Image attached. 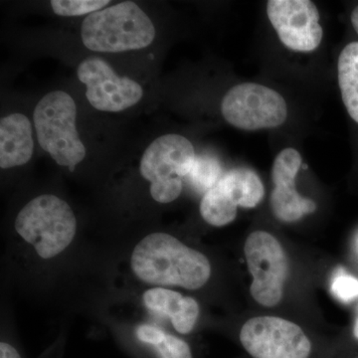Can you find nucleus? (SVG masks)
Wrapping results in <instances>:
<instances>
[{"label": "nucleus", "mask_w": 358, "mask_h": 358, "mask_svg": "<svg viewBox=\"0 0 358 358\" xmlns=\"http://www.w3.org/2000/svg\"><path fill=\"white\" fill-rule=\"evenodd\" d=\"M301 166V155L292 148L282 150L273 166L275 187L271 194V207L275 217L282 222H296L317 209L313 200L303 199L296 190V174Z\"/></svg>", "instance_id": "nucleus-11"}, {"label": "nucleus", "mask_w": 358, "mask_h": 358, "mask_svg": "<svg viewBox=\"0 0 358 358\" xmlns=\"http://www.w3.org/2000/svg\"><path fill=\"white\" fill-rule=\"evenodd\" d=\"M244 252L253 277L252 296L264 307H275L282 301L288 275L285 250L270 233L256 231L247 238Z\"/></svg>", "instance_id": "nucleus-6"}, {"label": "nucleus", "mask_w": 358, "mask_h": 358, "mask_svg": "<svg viewBox=\"0 0 358 358\" xmlns=\"http://www.w3.org/2000/svg\"><path fill=\"white\" fill-rule=\"evenodd\" d=\"M77 75L86 85L89 103L102 112H122L143 98V90L138 82L120 77L103 59H86L78 67Z\"/></svg>", "instance_id": "nucleus-9"}, {"label": "nucleus", "mask_w": 358, "mask_h": 358, "mask_svg": "<svg viewBox=\"0 0 358 358\" xmlns=\"http://www.w3.org/2000/svg\"><path fill=\"white\" fill-rule=\"evenodd\" d=\"M353 334H355V338L358 339V308L357 320H355V329H353Z\"/></svg>", "instance_id": "nucleus-24"}, {"label": "nucleus", "mask_w": 358, "mask_h": 358, "mask_svg": "<svg viewBox=\"0 0 358 358\" xmlns=\"http://www.w3.org/2000/svg\"><path fill=\"white\" fill-rule=\"evenodd\" d=\"M352 22L355 31H357L358 34V6L355 7L352 14Z\"/></svg>", "instance_id": "nucleus-23"}, {"label": "nucleus", "mask_w": 358, "mask_h": 358, "mask_svg": "<svg viewBox=\"0 0 358 358\" xmlns=\"http://www.w3.org/2000/svg\"><path fill=\"white\" fill-rule=\"evenodd\" d=\"M187 176L196 189L206 193L221 178L220 164L213 157H196Z\"/></svg>", "instance_id": "nucleus-17"}, {"label": "nucleus", "mask_w": 358, "mask_h": 358, "mask_svg": "<svg viewBox=\"0 0 358 358\" xmlns=\"http://www.w3.org/2000/svg\"><path fill=\"white\" fill-rule=\"evenodd\" d=\"M240 341L254 358H308L310 339L298 324L278 317H256L245 322Z\"/></svg>", "instance_id": "nucleus-8"}, {"label": "nucleus", "mask_w": 358, "mask_h": 358, "mask_svg": "<svg viewBox=\"0 0 358 358\" xmlns=\"http://www.w3.org/2000/svg\"><path fill=\"white\" fill-rule=\"evenodd\" d=\"M200 213L207 223L216 227L227 225L237 216V207L231 204L217 186L205 193L200 204Z\"/></svg>", "instance_id": "nucleus-16"}, {"label": "nucleus", "mask_w": 358, "mask_h": 358, "mask_svg": "<svg viewBox=\"0 0 358 358\" xmlns=\"http://www.w3.org/2000/svg\"><path fill=\"white\" fill-rule=\"evenodd\" d=\"M108 0H53L51 7L60 16H81L102 10Z\"/></svg>", "instance_id": "nucleus-18"}, {"label": "nucleus", "mask_w": 358, "mask_h": 358, "mask_svg": "<svg viewBox=\"0 0 358 358\" xmlns=\"http://www.w3.org/2000/svg\"><path fill=\"white\" fill-rule=\"evenodd\" d=\"M134 275L150 285L188 289L203 287L211 275L208 259L166 233L148 235L131 255Z\"/></svg>", "instance_id": "nucleus-1"}, {"label": "nucleus", "mask_w": 358, "mask_h": 358, "mask_svg": "<svg viewBox=\"0 0 358 358\" xmlns=\"http://www.w3.org/2000/svg\"><path fill=\"white\" fill-rule=\"evenodd\" d=\"M331 292L339 300L350 303L358 298V279L345 273L338 272L331 282Z\"/></svg>", "instance_id": "nucleus-19"}, {"label": "nucleus", "mask_w": 358, "mask_h": 358, "mask_svg": "<svg viewBox=\"0 0 358 358\" xmlns=\"http://www.w3.org/2000/svg\"><path fill=\"white\" fill-rule=\"evenodd\" d=\"M166 336V334H164L162 329H157L155 327L148 326V324L141 326L138 329V338L141 341L155 346L162 343Z\"/></svg>", "instance_id": "nucleus-21"}, {"label": "nucleus", "mask_w": 358, "mask_h": 358, "mask_svg": "<svg viewBox=\"0 0 358 358\" xmlns=\"http://www.w3.org/2000/svg\"><path fill=\"white\" fill-rule=\"evenodd\" d=\"M157 350L162 358H192L189 345L171 334H166L162 343L157 345Z\"/></svg>", "instance_id": "nucleus-20"}, {"label": "nucleus", "mask_w": 358, "mask_h": 358, "mask_svg": "<svg viewBox=\"0 0 358 358\" xmlns=\"http://www.w3.org/2000/svg\"><path fill=\"white\" fill-rule=\"evenodd\" d=\"M268 17L285 46L312 52L320 46L322 28L317 6L310 0H270Z\"/></svg>", "instance_id": "nucleus-10"}, {"label": "nucleus", "mask_w": 358, "mask_h": 358, "mask_svg": "<svg viewBox=\"0 0 358 358\" xmlns=\"http://www.w3.org/2000/svg\"><path fill=\"white\" fill-rule=\"evenodd\" d=\"M338 83L346 110L358 124V42L346 45L339 55Z\"/></svg>", "instance_id": "nucleus-15"}, {"label": "nucleus", "mask_w": 358, "mask_h": 358, "mask_svg": "<svg viewBox=\"0 0 358 358\" xmlns=\"http://www.w3.org/2000/svg\"><path fill=\"white\" fill-rule=\"evenodd\" d=\"M216 186L234 206L254 208L262 201L265 189L261 179L251 169L245 167L231 169L223 174Z\"/></svg>", "instance_id": "nucleus-14"}, {"label": "nucleus", "mask_w": 358, "mask_h": 358, "mask_svg": "<svg viewBox=\"0 0 358 358\" xmlns=\"http://www.w3.org/2000/svg\"><path fill=\"white\" fill-rule=\"evenodd\" d=\"M33 117L42 150L59 166L74 169L86 157V148L77 131L72 96L63 91L50 92L37 103Z\"/></svg>", "instance_id": "nucleus-4"}, {"label": "nucleus", "mask_w": 358, "mask_h": 358, "mask_svg": "<svg viewBox=\"0 0 358 358\" xmlns=\"http://www.w3.org/2000/svg\"><path fill=\"white\" fill-rule=\"evenodd\" d=\"M143 303L148 310L171 317L174 329L180 334H189L199 319L197 301L171 289H148L143 294Z\"/></svg>", "instance_id": "nucleus-13"}, {"label": "nucleus", "mask_w": 358, "mask_h": 358, "mask_svg": "<svg viewBox=\"0 0 358 358\" xmlns=\"http://www.w3.org/2000/svg\"><path fill=\"white\" fill-rule=\"evenodd\" d=\"M195 159L192 143L185 136L169 134L152 141L140 164L141 176L152 183V199L159 203L178 199L182 179L192 171Z\"/></svg>", "instance_id": "nucleus-5"}, {"label": "nucleus", "mask_w": 358, "mask_h": 358, "mask_svg": "<svg viewBox=\"0 0 358 358\" xmlns=\"http://www.w3.org/2000/svg\"><path fill=\"white\" fill-rule=\"evenodd\" d=\"M0 358H21L15 348L8 343H0Z\"/></svg>", "instance_id": "nucleus-22"}, {"label": "nucleus", "mask_w": 358, "mask_h": 358, "mask_svg": "<svg viewBox=\"0 0 358 358\" xmlns=\"http://www.w3.org/2000/svg\"><path fill=\"white\" fill-rule=\"evenodd\" d=\"M82 41L90 50H140L152 43L155 28L138 4L124 1L89 14L82 23Z\"/></svg>", "instance_id": "nucleus-2"}, {"label": "nucleus", "mask_w": 358, "mask_h": 358, "mask_svg": "<svg viewBox=\"0 0 358 358\" xmlns=\"http://www.w3.org/2000/svg\"><path fill=\"white\" fill-rule=\"evenodd\" d=\"M34 152L32 126L22 114H13L0 121V166L7 169L27 164Z\"/></svg>", "instance_id": "nucleus-12"}, {"label": "nucleus", "mask_w": 358, "mask_h": 358, "mask_svg": "<svg viewBox=\"0 0 358 358\" xmlns=\"http://www.w3.org/2000/svg\"><path fill=\"white\" fill-rule=\"evenodd\" d=\"M15 229L41 258L51 259L74 239L77 221L70 205L55 195H40L21 209Z\"/></svg>", "instance_id": "nucleus-3"}, {"label": "nucleus", "mask_w": 358, "mask_h": 358, "mask_svg": "<svg viewBox=\"0 0 358 358\" xmlns=\"http://www.w3.org/2000/svg\"><path fill=\"white\" fill-rule=\"evenodd\" d=\"M226 121L238 129L256 131L272 129L286 122V101L274 90L256 83L237 85L221 103Z\"/></svg>", "instance_id": "nucleus-7"}]
</instances>
